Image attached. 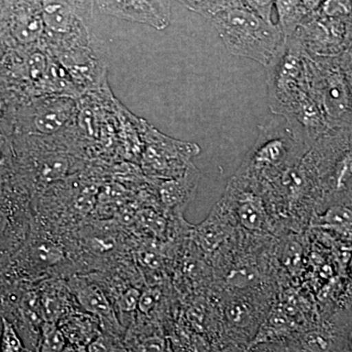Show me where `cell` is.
<instances>
[{
    "mask_svg": "<svg viewBox=\"0 0 352 352\" xmlns=\"http://www.w3.org/2000/svg\"><path fill=\"white\" fill-rule=\"evenodd\" d=\"M66 282L78 307L98 320L102 332L124 340L126 329L120 323L112 300L100 285L80 275H73Z\"/></svg>",
    "mask_w": 352,
    "mask_h": 352,
    "instance_id": "cell-7",
    "label": "cell"
},
{
    "mask_svg": "<svg viewBox=\"0 0 352 352\" xmlns=\"http://www.w3.org/2000/svg\"><path fill=\"white\" fill-rule=\"evenodd\" d=\"M189 10L212 20L217 14L233 7L243 6L242 0H176Z\"/></svg>",
    "mask_w": 352,
    "mask_h": 352,
    "instance_id": "cell-18",
    "label": "cell"
},
{
    "mask_svg": "<svg viewBox=\"0 0 352 352\" xmlns=\"http://www.w3.org/2000/svg\"><path fill=\"white\" fill-rule=\"evenodd\" d=\"M298 347L302 352L332 351L333 333L331 327L303 333L298 339Z\"/></svg>",
    "mask_w": 352,
    "mask_h": 352,
    "instance_id": "cell-19",
    "label": "cell"
},
{
    "mask_svg": "<svg viewBox=\"0 0 352 352\" xmlns=\"http://www.w3.org/2000/svg\"><path fill=\"white\" fill-rule=\"evenodd\" d=\"M62 1L68 3L82 17H85V15H87L89 12L90 9H91V4L94 3V0H62Z\"/></svg>",
    "mask_w": 352,
    "mask_h": 352,
    "instance_id": "cell-23",
    "label": "cell"
},
{
    "mask_svg": "<svg viewBox=\"0 0 352 352\" xmlns=\"http://www.w3.org/2000/svg\"><path fill=\"white\" fill-rule=\"evenodd\" d=\"M302 1L308 12L312 13L320 7L324 0H302Z\"/></svg>",
    "mask_w": 352,
    "mask_h": 352,
    "instance_id": "cell-26",
    "label": "cell"
},
{
    "mask_svg": "<svg viewBox=\"0 0 352 352\" xmlns=\"http://www.w3.org/2000/svg\"><path fill=\"white\" fill-rule=\"evenodd\" d=\"M67 342L56 323L44 322L38 347L34 352H64Z\"/></svg>",
    "mask_w": 352,
    "mask_h": 352,
    "instance_id": "cell-20",
    "label": "cell"
},
{
    "mask_svg": "<svg viewBox=\"0 0 352 352\" xmlns=\"http://www.w3.org/2000/svg\"><path fill=\"white\" fill-rule=\"evenodd\" d=\"M310 90L329 131L352 129V56L309 55Z\"/></svg>",
    "mask_w": 352,
    "mask_h": 352,
    "instance_id": "cell-2",
    "label": "cell"
},
{
    "mask_svg": "<svg viewBox=\"0 0 352 352\" xmlns=\"http://www.w3.org/2000/svg\"><path fill=\"white\" fill-rule=\"evenodd\" d=\"M331 330L333 333L331 352H352V307L333 317Z\"/></svg>",
    "mask_w": 352,
    "mask_h": 352,
    "instance_id": "cell-16",
    "label": "cell"
},
{
    "mask_svg": "<svg viewBox=\"0 0 352 352\" xmlns=\"http://www.w3.org/2000/svg\"><path fill=\"white\" fill-rule=\"evenodd\" d=\"M78 101L68 95H43L34 106L30 126L41 136H54L69 127L78 116Z\"/></svg>",
    "mask_w": 352,
    "mask_h": 352,
    "instance_id": "cell-10",
    "label": "cell"
},
{
    "mask_svg": "<svg viewBox=\"0 0 352 352\" xmlns=\"http://www.w3.org/2000/svg\"><path fill=\"white\" fill-rule=\"evenodd\" d=\"M44 320L58 323L64 316L78 307L67 286L66 280L47 278L36 283Z\"/></svg>",
    "mask_w": 352,
    "mask_h": 352,
    "instance_id": "cell-13",
    "label": "cell"
},
{
    "mask_svg": "<svg viewBox=\"0 0 352 352\" xmlns=\"http://www.w3.org/2000/svg\"><path fill=\"white\" fill-rule=\"evenodd\" d=\"M67 342L88 346L102 333L100 324L92 315L76 308L57 323Z\"/></svg>",
    "mask_w": 352,
    "mask_h": 352,
    "instance_id": "cell-14",
    "label": "cell"
},
{
    "mask_svg": "<svg viewBox=\"0 0 352 352\" xmlns=\"http://www.w3.org/2000/svg\"><path fill=\"white\" fill-rule=\"evenodd\" d=\"M238 231L219 201L207 219L190 228V236L196 249L212 263L231 244Z\"/></svg>",
    "mask_w": 352,
    "mask_h": 352,
    "instance_id": "cell-9",
    "label": "cell"
},
{
    "mask_svg": "<svg viewBox=\"0 0 352 352\" xmlns=\"http://www.w3.org/2000/svg\"><path fill=\"white\" fill-rule=\"evenodd\" d=\"M270 107L282 115L309 94V54L298 32L285 38L283 46L267 66Z\"/></svg>",
    "mask_w": 352,
    "mask_h": 352,
    "instance_id": "cell-4",
    "label": "cell"
},
{
    "mask_svg": "<svg viewBox=\"0 0 352 352\" xmlns=\"http://www.w3.org/2000/svg\"><path fill=\"white\" fill-rule=\"evenodd\" d=\"M243 4L268 23H273L272 13L275 0H242Z\"/></svg>",
    "mask_w": 352,
    "mask_h": 352,
    "instance_id": "cell-22",
    "label": "cell"
},
{
    "mask_svg": "<svg viewBox=\"0 0 352 352\" xmlns=\"http://www.w3.org/2000/svg\"><path fill=\"white\" fill-rule=\"evenodd\" d=\"M164 352H175L173 344H171L170 340L168 339H166V347H164Z\"/></svg>",
    "mask_w": 352,
    "mask_h": 352,
    "instance_id": "cell-27",
    "label": "cell"
},
{
    "mask_svg": "<svg viewBox=\"0 0 352 352\" xmlns=\"http://www.w3.org/2000/svg\"><path fill=\"white\" fill-rule=\"evenodd\" d=\"M261 129L256 144L248 153L237 173L263 187L298 163L310 149L298 140L287 122L282 126L273 120Z\"/></svg>",
    "mask_w": 352,
    "mask_h": 352,
    "instance_id": "cell-3",
    "label": "cell"
},
{
    "mask_svg": "<svg viewBox=\"0 0 352 352\" xmlns=\"http://www.w3.org/2000/svg\"><path fill=\"white\" fill-rule=\"evenodd\" d=\"M219 203L237 230L245 235L274 238L281 232L263 188L252 178L236 173Z\"/></svg>",
    "mask_w": 352,
    "mask_h": 352,
    "instance_id": "cell-5",
    "label": "cell"
},
{
    "mask_svg": "<svg viewBox=\"0 0 352 352\" xmlns=\"http://www.w3.org/2000/svg\"><path fill=\"white\" fill-rule=\"evenodd\" d=\"M200 173L193 164L184 175L173 179H166L160 184L159 195L166 212L173 217H182L195 197Z\"/></svg>",
    "mask_w": 352,
    "mask_h": 352,
    "instance_id": "cell-12",
    "label": "cell"
},
{
    "mask_svg": "<svg viewBox=\"0 0 352 352\" xmlns=\"http://www.w3.org/2000/svg\"><path fill=\"white\" fill-rule=\"evenodd\" d=\"M148 132L141 164L145 173L156 179H173L184 175L193 164V157L201 152L194 143L175 140L156 131Z\"/></svg>",
    "mask_w": 352,
    "mask_h": 352,
    "instance_id": "cell-6",
    "label": "cell"
},
{
    "mask_svg": "<svg viewBox=\"0 0 352 352\" xmlns=\"http://www.w3.org/2000/svg\"><path fill=\"white\" fill-rule=\"evenodd\" d=\"M99 9L120 19L162 31L170 24V0H94Z\"/></svg>",
    "mask_w": 352,
    "mask_h": 352,
    "instance_id": "cell-11",
    "label": "cell"
},
{
    "mask_svg": "<svg viewBox=\"0 0 352 352\" xmlns=\"http://www.w3.org/2000/svg\"><path fill=\"white\" fill-rule=\"evenodd\" d=\"M32 208L19 200L0 199V271L17 254L29 234Z\"/></svg>",
    "mask_w": 352,
    "mask_h": 352,
    "instance_id": "cell-8",
    "label": "cell"
},
{
    "mask_svg": "<svg viewBox=\"0 0 352 352\" xmlns=\"http://www.w3.org/2000/svg\"><path fill=\"white\" fill-rule=\"evenodd\" d=\"M227 50L267 67L283 46L285 38L274 23H268L245 6L217 14L212 20Z\"/></svg>",
    "mask_w": 352,
    "mask_h": 352,
    "instance_id": "cell-1",
    "label": "cell"
},
{
    "mask_svg": "<svg viewBox=\"0 0 352 352\" xmlns=\"http://www.w3.org/2000/svg\"><path fill=\"white\" fill-rule=\"evenodd\" d=\"M314 224L319 226L346 228L352 226V205L333 204L314 214Z\"/></svg>",
    "mask_w": 352,
    "mask_h": 352,
    "instance_id": "cell-17",
    "label": "cell"
},
{
    "mask_svg": "<svg viewBox=\"0 0 352 352\" xmlns=\"http://www.w3.org/2000/svg\"><path fill=\"white\" fill-rule=\"evenodd\" d=\"M210 352H242L239 347L234 346L232 344H215L210 349Z\"/></svg>",
    "mask_w": 352,
    "mask_h": 352,
    "instance_id": "cell-25",
    "label": "cell"
},
{
    "mask_svg": "<svg viewBox=\"0 0 352 352\" xmlns=\"http://www.w3.org/2000/svg\"><path fill=\"white\" fill-rule=\"evenodd\" d=\"M279 24L284 38H287L298 31L309 12L303 6L302 0H275Z\"/></svg>",
    "mask_w": 352,
    "mask_h": 352,
    "instance_id": "cell-15",
    "label": "cell"
},
{
    "mask_svg": "<svg viewBox=\"0 0 352 352\" xmlns=\"http://www.w3.org/2000/svg\"><path fill=\"white\" fill-rule=\"evenodd\" d=\"M344 51L352 56V15L346 21V36H344Z\"/></svg>",
    "mask_w": 352,
    "mask_h": 352,
    "instance_id": "cell-24",
    "label": "cell"
},
{
    "mask_svg": "<svg viewBox=\"0 0 352 352\" xmlns=\"http://www.w3.org/2000/svg\"><path fill=\"white\" fill-rule=\"evenodd\" d=\"M0 352H28L20 333L14 324L1 315Z\"/></svg>",
    "mask_w": 352,
    "mask_h": 352,
    "instance_id": "cell-21",
    "label": "cell"
}]
</instances>
